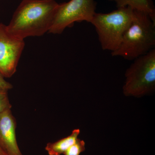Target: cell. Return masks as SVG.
<instances>
[{
	"label": "cell",
	"mask_w": 155,
	"mask_h": 155,
	"mask_svg": "<svg viewBox=\"0 0 155 155\" xmlns=\"http://www.w3.org/2000/svg\"><path fill=\"white\" fill-rule=\"evenodd\" d=\"M58 5L55 0H22L7 30L14 37L23 40L42 36L49 31Z\"/></svg>",
	"instance_id": "1"
},
{
	"label": "cell",
	"mask_w": 155,
	"mask_h": 155,
	"mask_svg": "<svg viewBox=\"0 0 155 155\" xmlns=\"http://www.w3.org/2000/svg\"><path fill=\"white\" fill-rule=\"evenodd\" d=\"M155 22L148 14L134 10V17L124 34L119 47L111 52L113 57L135 60L154 48Z\"/></svg>",
	"instance_id": "2"
},
{
	"label": "cell",
	"mask_w": 155,
	"mask_h": 155,
	"mask_svg": "<svg viewBox=\"0 0 155 155\" xmlns=\"http://www.w3.org/2000/svg\"><path fill=\"white\" fill-rule=\"evenodd\" d=\"M134 17V10L130 7L107 14H95L90 23L95 28L103 50L112 52L118 48Z\"/></svg>",
	"instance_id": "3"
},
{
	"label": "cell",
	"mask_w": 155,
	"mask_h": 155,
	"mask_svg": "<svg viewBox=\"0 0 155 155\" xmlns=\"http://www.w3.org/2000/svg\"><path fill=\"white\" fill-rule=\"evenodd\" d=\"M123 93L126 96L140 97L155 87V49L134 60L125 72Z\"/></svg>",
	"instance_id": "4"
},
{
	"label": "cell",
	"mask_w": 155,
	"mask_h": 155,
	"mask_svg": "<svg viewBox=\"0 0 155 155\" xmlns=\"http://www.w3.org/2000/svg\"><path fill=\"white\" fill-rule=\"evenodd\" d=\"M95 0H70L59 4L49 33L61 34L74 22H91L96 9Z\"/></svg>",
	"instance_id": "5"
},
{
	"label": "cell",
	"mask_w": 155,
	"mask_h": 155,
	"mask_svg": "<svg viewBox=\"0 0 155 155\" xmlns=\"http://www.w3.org/2000/svg\"><path fill=\"white\" fill-rule=\"evenodd\" d=\"M25 43L9 33L7 25L0 23V72L5 78L12 77L17 67Z\"/></svg>",
	"instance_id": "6"
},
{
	"label": "cell",
	"mask_w": 155,
	"mask_h": 155,
	"mask_svg": "<svg viewBox=\"0 0 155 155\" xmlns=\"http://www.w3.org/2000/svg\"><path fill=\"white\" fill-rule=\"evenodd\" d=\"M16 127L11 109L0 113V148L8 155H23L17 143Z\"/></svg>",
	"instance_id": "7"
},
{
	"label": "cell",
	"mask_w": 155,
	"mask_h": 155,
	"mask_svg": "<svg viewBox=\"0 0 155 155\" xmlns=\"http://www.w3.org/2000/svg\"><path fill=\"white\" fill-rule=\"evenodd\" d=\"M80 133L79 129H75L70 135L53 143H48L45 150L49 155H61L74 144Z\"/></svg>",
	"instance_id": "8"
},
{
	"label": "cell",
	"mask_w": 155,
	"mask_h": 155,
	"mask_svg": "<svg viewBox=\"0 0 155 155\" xmlns=\"http://www.w3.org/2000/svg\"><path fill=\"white\" fill-rule=\"evenodd\" d=\"M116 3L118 8L130 7L133 10L144 12L155 22V10L151 0H108Z\"/></svg>",
	"instance_id": "9"
},
{
	"label": "cell",
	"mask_w": 155,
	"mask_h": 155,
	"mask_svg": "<svg viewBox=\"0 0 155 155\" xmlns=\"http://www.w3.org/2000/svg\"><path fill=\"white\" fill-rule=\"evenodd\" d=\"M85 142L78 138L76 142L64 153L65 155H80L85 150Z\"/></svg>",
	"instance_id": "10"
},
{
	"label": "cell",
	"mask_w": 155,
	"mask_h": 155,
	"mask_svg": "<svg viewBox=\"0 0 155 155\" xmlns=\"http://www.w3.org/2000/svg\"><path fill=\"white\" fill-rule=\"evenodd\" d=\"M11 107L8 95V91L0 87V113L7 109H11Z\"/></svg>",
	"instance_id": "11"
},
{
	"label": "cell",
	"mask_w": 155,
	"mask_h": 155,
	"mask_svg": "<svg viewBox=\"0 0 155 155\" xmlns=\"http://www.w3.org/2000/svg\"><path fill=\"white\" fill-rule=\"evenodd\" d=\"M5 78L0 72V87L8 91L13 88V85L5 79Z\"/></svg>",
	"instance_id": "12"
},
{
	"label": "cell",
	"mask_w": 155,
	"mask_h": 155,
	"mask_svg": "<svg viewBox=\"0 0 155 155\" xmlns=\"http://www.w3.org/2000/svg\"><path fill=\"white\" fill-rule=\"evenodd\" d=\"M0 155H8L6 153H5L4 152V151L1 149V148H0Z\"/></svg>",
	"instance_id": "13"
}]
</instances>
